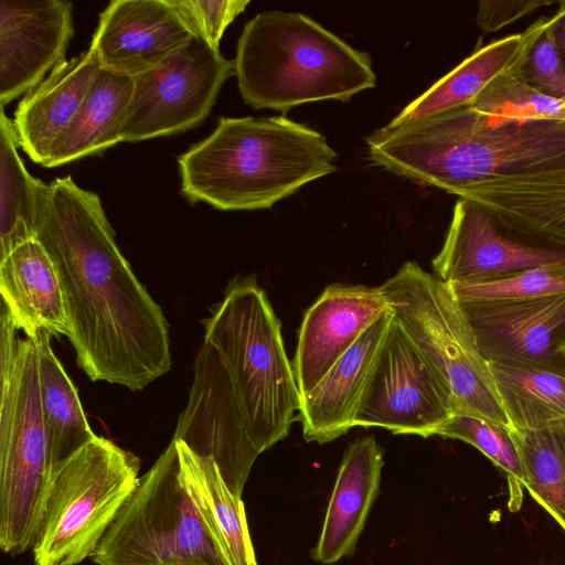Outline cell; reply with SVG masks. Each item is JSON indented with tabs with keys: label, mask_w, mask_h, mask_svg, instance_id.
I'll return each instance as SVG.
<instances>
[{
	"label": "cell",
	"mask_w": 565,
	"mask_h": 565,
	"mask_svg": "<svg viewBox=\"0 0 565 565\" xmlns=\"http://www.w3.org/2000/svg\"><path fill=\"white\" fill-rule=\"evenodd\" d=\"M203 326L172 439L214 460L241 498L259 455L288 436L300 394L280 321L254 276L231 279Z\"/></svg>",
	"instance_id": "6da1fadb"
},
{
	"label": "cell",
	"mask_w": 565,
	"mask_h": 565,
	"mask_svg": "<svg viewBox=\"0 0 565 565\" xmlns=\"http://www.w3.org/2000/svg\"><path fill=\"white\" fill-rule=\"evenodd\" d=\"M35 238L56 268L85 374L140 391L168 373V321L118 248L98 194L71 175L45 183Z\"/></svg>",
	"instance_id": "7a4b0ae2"
},
{
	"label": "cell",
	"mask_w": 565,
	"mask_h": 565,
	"mask_svg": "<svg viewBox=\"0 0 565 565\" xmlns=\"http://www.w3.org/2000/svg\"><path fill=\"white\" fill-rule=\"evenodd\" d=\"M369 159L456 195L494 180L565 177V119L494 118L469 105L366 138Z\"/></svg>",
	"instance_id": "3957f363"
},
{
	"label": "cell",
	"mask_w": 565,
	"mask_h": 565,
	"mask_svg": "<svg viewBox=\"0 0 565 565\" xmlns=\"http://www.w3.org/2000/svg\"><path fill=\"white\" fill-rule=\"evenodd\" d=\"M337 158L322 134L285 116L220 117L178 158L181 192L222 211L270 209L337 171Z\"/></svg>",
	"instance_id": "277c9868"
},
{
	"label": "cell",
	"mask_w": 565,
	"mask_h": 565,
	"mask_svg": "<svg viewBox=\"0 0 565 565\" xmlns=\"http://www.w3.org/2000/svg\"><path fill=\"white\" fill-rule=\"evenodd\" d=\"M234 65L239 94L254 109L349 102L376 85L367 53L300 12L257 13L241 33Z\"/></svg>",
	"instance_id": "5b68a950"
},
{
	"label": "cell",
	"mask_w": 565,
	"mask_h": 565,
	"mask_svg": "<svg viewBox=\"0 0 565 565\" xmlns=\"http://www.w3.org/2000/svg\"><path fill=\"white\" fill-rule=\"evenodd\" d=\"M411 341L423 354L454 415L478 417L511 430L489 361L451 287L415 262H406L380 286Z\"/></svg>",
	"instance_id": "8992f818"
},
{
	"label": "cell",
	"mask_w": 565,
	"mask_h": 565,
	"mask_svg": "<svg viewBox=\"0 0 565 565\" xmlns=\"http://www.w3.org/2000/svg\"><path fill=\"white\" fill-rule=\"evenodd\" d=\"M139 458L97 436L52 475L32 546L34 565L90 557L139 480Z\"/></svg>",
	"instance_id": "52a82bcc"
},
{
	"label": "cell",
	"mask_w": 565,
	"mask_h": 565,
	"mask_svg": "<svg viewBox=\"0 0 565 565\" xmlns=\"http://www.w3.org/2000/svg\"><path fill=\"white\" fill-rule=\"evenodd\" d=\"M90 558L97 565H227L180 479L174 440L139 477Z\"/></svg>",
	"instance_id": "ba28073f"
},
{
	"label": "cell",
	"mask_w": 565,
	"mask_h": 565,
	"mask_svg": "<svg viewBox=\"0 0 565 565\" xmlns=\"http://www.w3.org/2000/svg\"><path fill=\"white\" fill-rule=\"evenodd\" d=\"M50 483L41 408L38 347L19 338L12 365L0 373V547L32 548Z\"/></svg>",
	"instance_id": "9c48e42d"
},
{
	"label": "cell",
	"mask_w": 565,
	"mask_h": 565,
	"mask_svg": "<svg viewBox=\"0 0 565 565\" xmlns=\"http://www.w3.org/2000/svg\"><path fill=\"white\" fill-rule=\"evenodd\" d=\"M233 75L234 60H227L200 38H192L160 64L134 78L120 129L121 142L170 136L199 126Z\"/></svg>",
	"instance_id": "30bf717a"
},
{
	"label": "cell",
	"mask_w": 565,
	"mask_h": 565,
	"mask_svg": "<svg viewBox=\"0 0 565 565\" xmlns=\"http://www.w3.org/2000/svg\"><path fill=\"white\" fill-rule=\"evenodd\" d=\"M452 415L436 374L393 318L362 395L355 426L427 438Z\"/></svg>",
	"instance_id": "8fae6325"
},
{
	"label": "cell",
	"mask_w": 565,
	"mask_h": 565,
	"mask_svg": "<svg viewBox=\"0 0 565 565\" xmlns=\"http://www.w3.org/2000/svg\"><path fill=\"white\" fill-rule=\"evenodd\" d=\"M565 264V250L519 241L507 234L481 204L458 198L434 274L452 284L507 277L533 267Z\"/></svg>",
	"instance_id": "7c38bea8"
},
{
	"label": "cell",
	"mask_w": 565,
	"mask_h": 565,
	"mask_svg": "<svg viewBox=\"0 0 565 565\" xmlns=\"http://www.w3.org/2000/svg\"><path fill=\"white\" fill-rule=\"evenodd\" d=\"M65 0L0 1V104L25 95L57 64L74 34Z\"/></svg>",
	"instance_id": "4fadbf2b"
},
{
	"label": "cell",
	"mask_w": 565,
	"mask_h": 565,
	"mask_svg": "<svg viewBox=\"0 0 565 565\" xmlns=\"http://www.w3.org/2000/svg\"><path fill=\"white\" fill-rule=\"evenodd\" d=\"M391 307L381 287L332 284L306 310L292 369L300 398L307 395Z\"/></svg>",
	"instance_id": "5bb4252c"
},
{
	"label": "cell",
	"mask_w": 565,
	"mask_h": 565,
	"mask_svg": "<svg viewBox=\"0 0 565 565\" xmlns=\"http://www.w3.org/2000/svg\"><path fill=\"white\" fill-rule=\"evenodd\" d=\"M192 38L169 0H113L99 14L90 47L103 68L135 78Z\"/></svg>",
	"instance_id": "9a60e30c"
},
{
	"label": "cell",
	"mask_w": 565,
	"mask_h": 565,
	"mask_svg": "<svg viewBox=\"0 0 565 565\" xmlns=\"http://www.w3.org/2000/svg\"><path fill=\"white\" fill-rule=\"evenodd\" d=\"M459 303L488 361L556 370L554 338L565 326V294Z\"/></svg>",
	"instance_id": "2e32d148"
},
{
	"label": "cell",
	"mask_w": 565,
	"mask_h": 565,
	"mask_svg": "<svg viewBox=\"0 0 565 565\" xmlns=\"http://www.w3.org/2000/svg\"><path fill=\"white\" fill-rule=\"evenodd\" d=\"M392 319L391 311L372 323L300 398L298 418L306 441L323 445L355 427L362 395Z\"/></svg>",
	"instance_id": "e0dca14e"
},
{
	"label": "cell",
	"mask_w": 565,
	"mask_h": 565,
	"mask_svg": "<svg viewBox=\"0 0 565 565\" xmlns=\"http://www.w3.org/2000/svg\"><path fill=\"white\" fill-rule=\"evenodd\" d=\"M102 70L93 47L57 64L18 104L12 119L19 146L44 166L51 149L78 113Z\"/></svg>",
	"instance_id": "ac0fdd59"
},
{
	"label": "cell",
	"mask_w": 565,
	"mask_h": 565,
	"mask_svg": "<svg viewBox=\"0 0 565 565\" xmlns=\"http://www.w3.org/2000/svg\"><path fill=\"white\" fill-rule=\"evenodd\" d=\"M456 195L484 206L510 236L565 250V177L488 181Z\"/></svg>",
	"instance_id": "d6986e66"
},
{
	"label": "cell",
	"mask_w": 565,
	"mask_h": 565,
	"mask_svg": "<svg viewBox=\"0 0 565 565\" xmlns=\"http://www.w3.org/2000/svg\"><path fill=\"white\" fill-rule=\"evenodd\" d=\"M384 465L373 436L354 440L344 452L312 557L333 564L351 555L375 500Z\"/></svg>",
	"instance_id": "ffe728a7"
},
{
	"label": "cell",
	"mask_w": 565,
	"mask_h": 565,
	"mask_svg": "<svg viewBox=\"0 0 565 565\" xmlns=\"http://www.w3.org/2000/svg\"><path fill=\"white\" fill-rule=\"evenodd\" d=\"M0 291L15 326L24 335L40 331L70 335L63 291L56 268L44 246L32 238L0 260Z\"/></svg>",
	"instance_id": "44dd1931"
},
{
	"label": "cell",
	"mask_w": 565,
	"mask_h": 565,
	"mask_svg": "<svg viewBox=\"0 0 565 565\" xmlns=\"http://www.w3.org/2000/svg\"><path fill=\"white\" fill-rule=\"evenodd\" d=\"M541 17L523 32L507 35L478 47L425 93L406 105L385 127L402 125L470 105L495 78L515 67L547 26Z\"/></svg>",
	"instance_id": "7402d4cb"
},
{
	"label": "cell",
	"mask_w": 565,
	"mask_h": 565,
	"mask_svg": "<svg viewBox=\"0 0 565 565\" xmlns=\"http://www.w3.org/2000/svg\"><path fill=\"white\" fill-rule=\"evenodd\" d=\"M174 441L180 479L225 563L258 565L242 499L230 490L214 460Z\"/></svg>",
	"instance_id": "603a6c76"
},
{
	"label": "cell",
	"mask_w": 565,
	"mask_h": 565,
	"mask_svg": "<svg viewBox=\"0 0 565 565\" xmlns=\"http://www.w3.org/2000/svg\"><path fill=\"white\" fill-rule=\"evenodd\" d=\"M134 90V77L103 68L78 113L54 142L45 168L76 161L121 142L120 129Z\"/></svg>",
	"instance_id": "cb8c5ba5"
},
{
	"label": "cell",
	"mask_w": 565,
	"mask_h": 565,
	"mask_svg": "<svg viewBox=\"0 0 565 565\" xmlns=\"http://www.w3.org/2000/svg\"><path fill=\"white\" fill-rule=\"evenodd\" d=\"M51 338L45 331H40L34 338L50 479L71 457L97 437L84 414L72 380L52 349Z\"/></svg>",
	"instance_id": "d4e9b609"
},
{
	"label": "cell",
	"mask_w": 565,
	"mask_h": 565,
	"mask_svg": "<svg viewBox=\"0 0 565 565\" xmlns=\"http://www.w3.org/2000/svg\"><path fill=\"white\" fill-rule=\"evenodd\" d=\"M511 429L565 424V374L556 370L489 361Z\"/></svg>",
	"instance_id": "484cf974"
},
{
	"label": "cell",
	"mask_w": 565,
	"mask_h": 565,
	"mask_svg": "<svg viewBox=\"0 0 565 565\" xmlns=\"http://www.w3.org/2000/svg\"><path fill=\"white\" fill-rule=\"evenodd\" d=\"M13 121L0 111V260L15 246L35 238L44 182L32 177L19 153Z\"/></svg>",
	"instance_id": "4316f807"
},
{
	"label": "cell",
	"mask_w": 565,
	"mask_h": 565,
	"mask_svg": "<svg viewBox=\"0 0 565 565\" xmlns=\"http://www.w3.org/2000/svg\"><path fill=\"white\" fill-rule=\"evenodd\" d=\"M525 477V491L565 530V430H510Z\"/></svg>",
	"instance_id": "83f0119b"
},
{
	"label": "cell",
	"mask_w": 565,
	"mask_h": 565,
	"mask_svg": "<svg viewBox=\"0 0 565 565\" xmlns=\"http://www.w3.org/2000/svg\"><path fill=\"white\" fill-rule=\"evenodd\" d=\"M436 436L465 441L490 459L505 475L509 510H520L525 477L518 447L509 429L478 417L452 415L440 426Z\"/></svg>",
	"instance_id": "f1b7e54d"
},
{
	"label": "cell",
	"mask_w": 565,
	"mask_h": 565,
	"mask_svg": "<svg viewBox=\"0 0 565 565\" xmlns=\"http://www.w3.org/2000/svg\"><path fill=\"white\" fill-rule=\"evenodd\" d=\"M521 62L489 84L469 106L494 118L565 119V99L546 96L526 85L518 75Z\"/></svg>",
	"instance_id": "f546056e"
},
{
	"label": "cell",
	"mask_w": 565,
	"mask_h": 565,
	"mask_svg": "<svg viewBox=\"0 0 565 565\" xmlns=\"http://www.w3.org/2000/svg\"><path fill=\"white\" fill-rule=\"evenodd\" d=\"M449 286L457 300L462 303L524 300L563 295L565 294V264L537 266L498 279Z\"/></svg>",
	"instance_id": "4dcf8cb0"
},
{
	"label": "cell",
	"mask_w": 565,
	"mask_h": 565,
	"mask_svg": "<svg viewBox=\"0 0 565 565\" xmlns=\"http://www.w3.org/2000/svg\"><path fill=\"white\" fill-rule=\"evenodd\" d=\"M553 15L518 68V75L541 94L565 99V67L552 35Z\"/></svg>",
	"instance_id": "1f68e13d"
},
{
	"label": "cell",
	"mask_w": 565,
	"mask_h": 565,
	"mask_svg": "<svg viewBox=\"0 0 565 565\" xmlns=\"http://www.w3.org/2000/svg\"><path fill=\"white\" fill-rule=\"evenodd\" d=\"M194 36L220 50L227 26L249 4V0H169Z\"/></svg>",
	"instance_id": "d6a6232c"
},
{
	"label": "cell",
	"mask_w": 565,
	"mask_h": 565,
	"mask_svg": "<svg viewBox=\"0 0 565 565\" xmlns=\"http://www.w3.org/2000/svg\"><path fill=\"white\" fill-rule=\"evenodd\" d=\"M554 1L482 0L478 3L476 23L483 32H495Z\"/></svg>",
	"instance_id": "836d02e7"
},
{
	"label": "cell",
	"mask_w": 565,
	"mask_h": 565,
	"mask_svg": "<svg viewBox=\"0 0 565 565\" xmlns=\"http://www.w3.org/2000/svg\"><path fill=\"white\" fill-rule=\"evenodd\" d=\"M557 3L558 9L553 14L552 35L565 67V0Z\"/></svg>",
	"instance_id": "e575fe53"
},
{
	"label": "cell",
	"mask_w": 565,
	"mask_h": 565,
	"mask_svg": "<svg viewBox=\"0 0 565 565\" xmlns=\"http://www.w3.org/2000/svg\"><path fill=\"white\" fill-rule=\"evenodd\" d=\"M556 353L557 355H561L565 363V335L561 342L556 344Z\"/></svg>",
	"instance_id": "d590c367"
},
{
	"label": "cell",
	"mask_w": 565,
	"mask_h": 565,
	"mask_svg": "<svg viewBox=\"0 0 565 565\" xmlns=\"http://www.w3.org/2000/svg\"><path fill=\"white\" fill-rule=\"evenodd\" d=\"M561 427L565 430V424H562Z\"/></svg>",
	"instance_id": "8d00e7d4"
}]
</instances>
